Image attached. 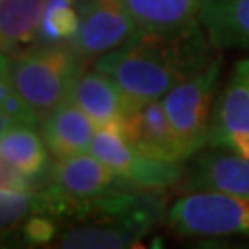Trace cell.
<instances>
[{
    "mask_svg": "<svg viewBox=\"0 0 249 249\" xmlns=\"http://www.w3.org/2000/svg\"><path fill=\"white\" fill-rule=\"evenodd\" d=\"M216 50L201 22L178 32L137 30L125 45L100 55L94 69L111 76L124 96L148 102L201 71Z\"/></svg>",
    "mask_w": 249,
    "mask_h": 249,
    "instance_id": "6da1fadb",
    "label": "cell"
},
{
    "mask_svg": "<svg viewBox=\"0 0 249 249\" xmlns=\"http://www.w3.org/2000/svg\"><path fill=\"white\" fill-rule=\"evenodd\" d=\"M83 63L72 46L46 45L9 59V78L43 124L71 96Z\"/></svg>",
    "mask_w": 249,
    "mask_h": 249,
    "instance_id": "7a4b0ae2",
    "label": "cell"
},
{
    "mask_svg": "<svg viewBox=\"0 0 249 249\" xmlns=\"http://www.w3.org/2000/svg\"><path fill=\"white\" fill-rule=\"evenodd\" d=\"M172 229L183 236H249V197L218 190H197L168 209Z\"/></svg>",
    "mask_w": 249,
    "mask_h": 249,
    "instance_id": "3957f363",
    "label": "cell"
},
{
    "mask_svg": "<svg viewBox=\"0 0 249 249\" xmlns=\"http://www.w3.org/2000/svg\"><path fill=\"white\" fill-rule=\"evenodd\" d=\"M220 69L222 55L216 53V57L201 71L164 94L162 104L185 157L197 153L207 144Z\"/></svg>",
    "mask_w": 249,
    "mask_h": 249,
    "instance_id": "277c9868",
    "label": "cell"
},
{
    "mask_svg": "<svg viewBox=\"0 0 249 249\" xmlns=\"http://www.w3.org/2000/svg\"><path fill=\"white\" fill-rule=\"evenodd\" d=\"M80 11V30L72 37L71 46L83 65L94 63L100 55L120 48L137 32L122 0H89Z\"/></svg>",
    "mask_w": 249,
    "mask_h": 249,
    "instance_id": "5b68a950",
    "label": "cell"
},
{
    "mask_svg": "<svg viewBox=\"0 0 249 249\" xmlns=\"http://www.w3.org/2000/svg\"><path fill=\"white\" fill-rule=\"evenodd\" d=\"M207 142L249 159V59L236 63L216 102Z\"/></svg>",
    "mask_w": 249,
    "mask_h": 249,
    "instance_id": "8992f818",
    "label": "cell"
},
{
    "mask_svg": "<svg viewBox=\"0 0 249 249\" xmlns=\"http://www.w3.org/2000/svg\"><path fill=\"white\" fill-rule=\"evenodd\" d=\"M122 137L144 157L160 160L187 159L160 100H148L139 109L124 115Z\"/></svg>",
    "mask_w": 249,
    "mask_h": 249,
    "instance_id": "52a82bcc",
    "label": "cell"
},
{
    "mask_svg": "<svg viewBox=\"0 0 249 249\" xmlns=\"http://www.w3.org/2000/svg\"><path fill=\"white\" fill-rule=\"evenodd\" d=\"M53 183H57L80 203L81 214L89 209L94 199L125 185L115 174V170L96 159L92 153H78L67 159H57L53 164Z\"/></svg>",
    "mask_w": 249,
    "mask_h": 249,
    "instance_id": "ba28073f",
    "label": "cell"
},
{
    "mask_svg": "<svg viewBox=\"0 0 249 249\" xmlns=\"http://www.w3.org/2000/svg\"><path fill=\"white\" fill-rule=\"evenodd\" d=\"M153 223L129 216H100L92 223H83L63 234L57 248L67 249H120L141 248L137 242Z\"/></svg>",
    "mask_w": 249,
    "mask_h": 249,
    "instance_id": "9c48e42d",
    "label": "cell"
},
{
    "mask_svg": "<svg viewBox=\"0 0 249 249\" xmlns=\"http://www.w3.org/2000/svg\"><path fill=\"white\" fill-rule=\"evenodd\" d=\"M94 133V122L71 98L65 100L43 122V139L55 159L85 153Z\"/></svg>",
    "mask_w": 249,
    "mask_h": 249,
    "instance_id": "30bf717a",
    "label": "cell"
},
{
    "mask_svg": "<svg viewBox=\"0 0 249 249\" xmlns=\"http://www.w3.org/2000/svg\"><path fill=\"white\" fill-rule=\"evenodd\" d=\"M190 188L249 197V159L238 153H205L190 172Z\"/></svg>",
    "mask_w": 249,
    "mask_h": 249,
    "instance_id": "8fae6325",
    "label": "cell"
},
{
    "mask_svg": "<svg viewBox=\"0 0 249 249\" xmlns=\"http://www.w3.org/2000/svg\"><path fill=\"white\" fill-rule=\"evenodd\" d=\"M199 22L216 48L249 50V0H201Z\"/></svg>",
    "mask_w": 249,
    "mask_h": 249,
    "instance_id": "7c38bea8",
    "label": "cell"
},
{
    "mask_svg": "<svg viewBox=\"0 0 249 249\" xmlns=\"http://www.w3.org/2000/svg\"><path fill=\"white\" fill-rule=\"evenodd\" d=\"M69 98L89 115L96 129H104L122 116V92L115 80L98 69L94 72H81L72 83Z\"/></svg>",
    "mask_w": 249,
    "mask_h": 249,
    "instance_id": "4fadbf2b",
    "label": "cell"
},
{
    "mask_svg": "<svg viewBox=\"0 0 249 249\" xmlns=\"http://www.w3.org/2000/svg\"><path fill=\"white\" fill-rule=\"evenodd\" d=\"M137 30L178 32L199 22L201 0H122Z\"/></svg>",
    "mask_w": 249,
    "mask_h": 249,
    "instance_id": "5bb4252c",
    "label": "cell"
},
{
    "mask_svg": "<svg viewBox=\"0 0 249 249\" xmlns=\"http://www.w3.org/2000/svg\"><path fill=\"white\" fill-rule=\"evenodd\" d=\"M0 157L28 178L45 172L50 159L41 137L32 125H13L0 137Z\"/></svg>",
    "mask_w": 249,
    "mask_h": 249,
    "instance_id": "9a60e30c",
    "label": "cell"
},
{
    "mask_svg": "<svg viewBox=\"0 0 249 249\" xmlns=\"http://www.w3.org/2000/svg\"><path fill=\"white\" fill-rule=\"evenodd\" d=\"M46 0H0V52L36 39Z\"/></svg>",
    "mask_w": 249,
    "mask_h": 249,
    "instance_id": "2e32d148",
    "label": "cell"
},
{
    "mask_svg": "<svg viewBox=\"0 0 249 249\" xmlns=\"http://www.w3.org/2000/svg\"><path fill=\"white\" fill-rule=\"evenodd\" d=\"M72 6L78 0H46L39 22V37L46 45H57L63 39H72L80 30V17Z\"/></svg>",
    "mask_w": 249,
    "mask_h": 249,
    "instance_id": "e0dca14e",
    "label": "cell"
},
{
    "mask_svg": "<svg viewBox=\"0 0 249 249\" xmlns=\"http://www.w3.org/2000/svg\"><path fill=\"white\" fill-rule=\"evenodd\" d=\"M183 168V160H160L137 155L127 178L122 181L142 188H164L178 183L185 172Z\"/></svg>",
    "mask_w": 249,
    "mask_h": 249,
    "instance_id": "ac0fdd59",
    "label": "cell"
},
{
    "mask_svg": "<svg viewBox=\"0 0 249 249\" xmlns=\"http://www.w3.org/2000/svg\"><path fill=\"white\" fill-rule=\"evenodd\" d=\"M89 151L100 159L102 162H106L111 170H115V174L120 179H125L129 170L133 166L135 159H137V151L125 142L124 137L106 129H96V133L90 141Z\"/></svg>",
    "mask_w": 249,
    "mask_h": 249,
    "instance_id": "d6986e66",
    "label": "cell"
},
{
    "mask_svg": "<svg viewBox=\"0 0 249 249\" xmlns=\"http://www.w3.org/2000/svg\"><path fill=\"white\" fill-rule=\"evenodd\" d=\"M30 214H41L39 192L0 188V238L15 231Z\"/></svg>",
    "mask_w": 249,
    "mask_h": 249,
    "instance_id": "ffe728a7",
    "label": "cell"
},
{
    "mask_svg": "<svg viewBox=\"0 0 249 249\" xmlns=\"http://www.w3.org/2000/svg\"><path fill=\"white\" fill-rule=\"evenodd\" d=\"M0 109L9 116L13 125H32L39 124V118L30 109L24 98L18 94L13 81L9 78V71L0 74Z\"/></svg>",
    "mask_w": 249,
    "mask_h": 249,
    "instance_id": "44dd1931",
    "label": "cell"
},
{
    "mask_svg": "<svg viewBox=\"0 0 249 249\" xmlns=\"http://www.w3.org/2000/svg\"><path fill=\"white\" fill-rule=\"evenodd\" d=\"M55 225L43 216H32L22 223V236L30 246H45L55 238Z\"/></svg>",
    "mask_w": 249,
    "mask_h": 249,
    "instance_id": "7402d4cb",
    "label": "cell"
},
{
    "mask_svg": "<svg viewBox=\"0 0 249 249\" xmlns=\"http://www.w3.org/2000/svg\"><path fill=\"white\" fill-rule=\"evenodd\" d=\"M0 188H13V190H30V192H34L30 178L24 176V174H20L4 157H0Z\"/></svg>",
    "mask_w": 249,
    "mask_h": 249,
    "instance_id": "603a6c76",
    "label": "cell"
},
{
    "mask_svg": "<svg viewBox=\"0 0 249 249\" xmlns=\"http://www.w3.org/2000/svg\"><path fill=\"white\" fill-rule=\"evenodd\" d=\"M11 125H13V122L9 120V116L0 109V137L6 133V131H8V127H11Z\"/></svg>",
    "mask_w": 249,
    "mask_h": 249,
    "instance_id": "cb8c5ba5",
    "label": "cell"
},
{
    "mask_svg": "<svg viewBox=\"0 0 249 249\" xmlns=\"http://www.w3.org/2000/svg\"><path fill=\"white\" fill-rule=\"evenodd\" d=\"M87 2H89V0H78V8H83V6H85V4H87Z\"/></svg>",
    "mask_w": 249,
    "mask_h": 249,
    "instance_id": "d4e9b609",
    "label": "cell"
}]
</instances>
